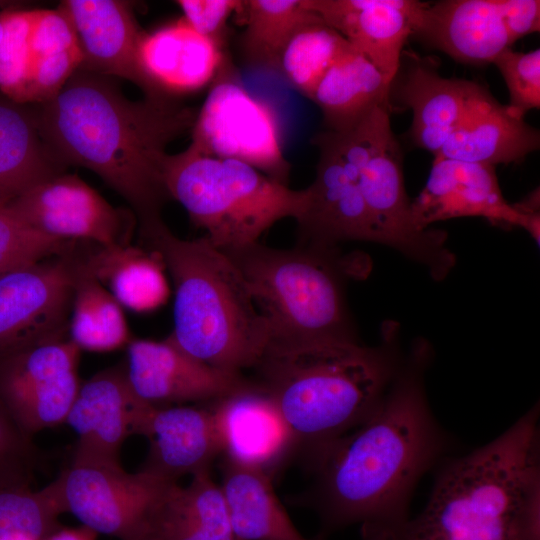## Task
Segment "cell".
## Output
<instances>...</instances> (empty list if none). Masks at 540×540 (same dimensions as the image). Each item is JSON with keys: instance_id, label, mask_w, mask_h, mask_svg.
Returning <instances> with one entry per match:
<instances>
[{"instance_id": "cell-1", "label": "cell", "mask_w": 540, "mask_h": 540, "mask_svg": "<svg viewBox=\"0 0 540 540\" xmlns=\"http://www.w3.org/2000/svg\"><path fill=\"white\" fill-rule=\"evenodd\" d=\"M426 351L415 349L375 409L310 465L317 540L353 524L363 540H401L418 481L448 450L424 391Z\"/></svg>"}, {"instance_id": "cell-2", "label": "cell", "mask_w": 540, "mask_h": 540, "mask_svg": "<svg viewBox=\"0 0 540 540\" xmlns=\"http://www.w3.org/2000/svg\"><path fill=\"white\" fill-rule=\"evenodd\" d=\"M41 135L66 166L89 169L135 214L138 229L163 221L171 200L168 145L190 132L197 111L171 96L130 100L110 77L78 69L51 99L32 104Z\"/></svg>"}, {"instance_id": "cell-3", "label": "cell", "mask_w": 540, "mask_h": 540, "mask_svg": "<svg viewBox=\"0 0 540 540\" xmlns=\"http://www.w3.org/2000/svg\"><path fill=\"white\" fill-rule=\"evenodd\" d=\"M539 408L473 451L445 458L401 540H540Z\"/></svg>"}, {"instance_id": "cell-4", "label": "cell", "mask_w": 540, "mask_h": 540, "mask_svg": "<svg viewBox=\"0 0 540 540\" xmlns=\"http://www.w3.org/2000/svg\"><path fill=\"white\" fill-rule=\"evenodd\" d=\"M392 333L378 348L345 339L270 347L255 367L308 467L386 394L402 366Z\"/></svg>"}, {"instance_id": "cell-5", "label": "cell", "mask_w": 540, "mask_h": 540, "mask_svg": "<svg viewBox=\"0 0 540 540\" xmlns=\"http://www.w3.org/2000/svg\"><path fill=\"white\" fill-rule=\"evenodd\" d=\"M139 234L160 254L174 285L169 337L214 368L241 374L255 368L270 345L268 326L232 259L206 236L179 238L164 221Z\"/></svg>"}, {"instance_id": "cell-6", "label": "cell", "mask_w": 540, "mask_h": 540, "mask_svg": "<svg viewBox=\"0 0 540 540\" xmlns=\"http://www.w3.org/2000/svg\"><path fill=\"white\" fill-rule=\"evenodd\" d=\"M225 252L241 272L269 331L270 347L353 340L335 250L277 249L259 242Z\"/></svg>"}, {"instance_id": "cell-7", "label": "cell", "mask_w": 540, "mask_h": 540, "mask_svg": "<svg viewBox=\"0 0 540 540\" xmlns=\"http://www.w3.org/2000/svg\"><path fill=\"white\" fill-rule=\"evenodd\" d=\"M163 179L170 199L206 231L222 251L259 242L284 218L301 215L306 190H295L237 160L205 156L190 145L165 160Z\"/></svg>"}, {"instance_id": "cell-8", "label": "cell", "mask_w": 540, "mask_h": 540, "mask_svg": "<svg viewBox=\"0 0 540 540\" xmlns=\"http://www.w3.org/2000/svg\"><path fill=\"white\" fill-rule=\"evenodd\" d=\"M391 111L387 106L377 107L347 132H324L352 169L380 243L424 263L434 278L441 279L453 267L455 257L445 247L444 231L420 230L414 223Z\"/></svg>"}, {"instance_id": "cell-9", "label": "cell", "mask_w": 540, "mask_h": 540, "mask_svg": "<svg viewBox=\"0 0 540 540\" xmlns=\"http://www.w3.org/2000/svg\"><path fill=\"white\" fill-rule=\"evenodd\" d=\"M190 146L199 153L243 162L287 184L290 163L278 115L250 94L224 64L197 111Z\"/></svg>"}, {"instance_id": "cell-10", "label": "cell", "mask_w": 540, "mask_h": 540, "mask_svg": "<svg viewBox=\"0 0 540 540\" xmlns=\"http://www.w3.org/2000/svg\"><path fill=\"white\" fill-rule=\"evenodd\" d=\"M64 510L98 535L133 540L148 526L158 503L177 482L120 463L72 459L54 480Z\"/></svg>"}, {"instance_id": "cell-11", "label": "cell", "mask_w": 540, "mask_h": 540, "mask_svg": "<svg viewBox=\"0 0 540 540\" xmlns=\"http://www.w3.org/2000/svg\"><path fill=\"white\" fill-rule=\"evenodd\" d=\"M69 252L0 277V360L68 338L82 253Z\"/></svg>"}, {"instance_id": "cell-12", "label": "cell", "mask_w": 540, "mask_h": 540, "mask_svg": "<svg viewBox=\"0 0 540 540\" xmlns=\"http://www.w3.org/2000/svg\"><path fill=\"white\" fill-rule=\"evenodd\" d=\"M5 208L32 228L57 239L99 246L130 244L137 219L112 206L76 174L49 177Z\"/></svg>"}, {"instance_id": "cell-13", "label": "cell", "mask_w": 540, "mask_h": 540, "mask_svg": "<svg viewBox=\"0 0 540 540\" xmlns=\"http://www.w3.org/2000/svg\"><path fill=\"white\" fill-rule=\"evenodd\" d=\"M79 356L67 338L0 360V403L26 435L65 423L81 385Z\"/></svg>"}, {"instance_id": "cell-14", "label": "cell", "mask_w": 540, "mask_h": 540, "mask_svg": "<svg viewBox=\"0 0 540 540\" xmlns=\"http://www.w3.org/2000/svg\"><path fill=\"white\" fill-rule=\"evenodd\" d=\"M411 212L420 230L452 218L484 217L499 226L521 227L539 242V211L508 203L491 165L434 157Z\"/></svg>"}, {"instance_id": "cell-15", "label": "cell", "mask_w": 540, "mask_h": 540, "mask_svg": "<svg viewBox=\"0 0 540 540\" xmlns=\"http://www.w3.org/2000/svg\"><path fill=\"white\" fill-rule=\"evenodd\" d=\"M126 351L127 381L134 394L152 407L208 403L251 383L241 373L195 359L169 336L158 341L132 338Z\"/></svg>"}, {"instance_id": "cell-16", "label": "cell", "mask_w": 540, "mask_h": 540, "mask_svg": "<svg viewBox=\"0 0 540 540\" xmlns=\"http://www.w3.org/2000/svg\"><path fill=\"white\" fill-rule=\"evenodd\" d=\"M319 157L313 182L305 188L303 211L296 220L300 246L335 250L343 241L380 243L373 218L352 169L325 132L312 139Z\"/></svg>"}, {"instance_id": "cell-17", "label": "cell", "mask_w": 540, "mask_h": 540, "mask_svg": "<svg viewBox=\"0 0 540 540\" xmlns=\"http://www.w3.org/2000/svg\"><path fill=\"white\" fill-rule=\"evenodd\" d=\"M154 408L134 394L124 363L81 382L65 421L77 437L72 459L120 463L124 442L144 435Z\"/></svg>"}, {"instance_id": "cell-18", "label": "cell", "mask_w": 540, "mask_h": 540, "mask_svg": "<svg viewBox=\"0 0 540 540\" xmlns=\"http://www.w3.org/2000/svg\"><path fill=\"white\" fill-rule=\"evenodd\" d=\"M221 455L272 480L296 454V443L273 399L257 383L208 402Z\"/></svg>"}, {"instance_id": "cell-19", "label": "cell", "mask_w": 540, "mask_h": 540, "mask_svg": "<svg viewBox=\"0 0 540 540\" xmlns=\"http://www.w3.org/2000/svg\"><path fill=\"white\" fill-rule=\"evenodd\" d=\"M75 29L82 53L81 70L126 79L147 97L154 92L143 75L138 50L143 32L129 2L120 0H65L59 5Z\"/></svg>"}, {"instance_id": "cell-20", "label": "cell", "mask_w": 540, "mask_h": 540, "mask_svg": "<svg viewBox=\"0 0 540 540\" xmlns=\"http://www.w3.org/2000/svg\"><path fill=\"white\" fill-rule=\"evenodd\" d=\"M323 22L340 33L355 51L391 81L400 70L402 53L421 1L305 0Z\"/></svg>"}, {"instance_id": "cell-21", "label": "cell", "mask_w": 540, "mask_h": 540, "mask_svg": "<svg viewBox=\"0 0 540 540\" xmlns=\"http://www.w3.org/2000/svg\"><path fill=\"white\" fill-rule=\"evenodd\" d=\"M413 35L422 37L453 60L470 65L493 63L512 42L497 0L421 2Z\"/></svg>"}, {"instance_id": "cell-22", "label": "cell", "mask_w": 540, "mask_h": 540, "mask_svg": "<svg viewBox=\"0 0 540 540\" xmlns=\"http://www.w3.org/2000/svg\"><path fill=\"white\" fill-rule=\"evenodd\" d=\"M143 436L149 441V450L140 470L169 482L209 470L213 460L221 455L208 403L155 407Z\"/></svg>"}, {"instance_id": "cell-23", "label": "cell", "mask_w": 540, "mask_h": 540, "mask_svg": "<svg viewBox=\"0 0 540 540\" xmlns=\"http://www.w3.org/2000/svg\"><path fill=\"white\" fill-rule=\"evenodd\" d=\"M139 65L155 93H190L212 83L223 65L220 42L195 31L183 18L143 34Z\"/></svg>"}, {"instance_id": "cell-24", "label": "cell", "mask_w": 540, "mask_h": 540, "mask_svg": "<svg viewBox=\"0 0 540 540\" xmlns=\"http://www.w3.org/2000/svg\"><path fill=\"white\" fill-rule=\"evenodd\" d=\"M540 133L500 104L483 86L434 157L496 166L519 162L539 149Z\"/></svg>"}, {"instance_id": "cell-25", "label": "cell", "mask_w": 540, "mask_h": 540, "mask_svg": "<svg viewBox=\"0 0 540 540\" xmlns=\"http://www.w3.org/2000/svg\"><path fill=\"white\" fill-rule=\"evenodd\" d=\"M481 85L441 76L433 67L416 63L393 88L394 100L412 111L410 135L421 149L436 156L457 128Z\"/></svg>"}, {"instance_id": "cell-26", "label": "cell", "mask_w": 540, "mask_h": 540, "mask_svg": "<svg viewBox=\"0 0 540 540\" xmlns=\"http://www.w3.org/2000/svg\"><path fill=\"white\" fill-rule=\"evenodd\" d=\"M66 169L41 135L32 104L0 92V208Z\"/></svg>"}, {"instance_id": "cell-27", "label": "cell", "mask_w": 540, "mask_h": 540, "mask_svg": "<svg viewBox=\"0 0 540 540\" xmlns=\"http://www.w3.org/2000/svg\"><path fill=\"white\" fill-rule=\"evenodd\" d=\"M83 270L126 309L147 313L168 300L170 289L160 254L145 246L94 245L82 255Z\"/></svg>"}, {"instance_id": "cell-28", "label": "cell", "mask_w": 540, "mask_h": 540, "mask_svg": "<svg viewBox=\"0 0 540 540\" xmlns=\"http://www.w3.org/2000/svg\"><path fill=\"white\" fill-rule=\"evenodd\" d=\"M392 82L355 50L324 75L311 101L321 110L328 131L344 133L377 107L393 108Z\"/></svg>"}, {"instance_id": "cell-29", "label": "cell", "mask_w": 540, "mask_h": 540, "mask_svg": "<svg viewBox=\"0 0 540 540\" xmlns=\"http://www.w3.org/2000/svg\"><path fill=\"white\" fill-rule=\"evenodd\" d=\"M150 525L164 540H235L222 489L209 470L192 475L186 487L172 484Z\"/></svg>"}, {"instance_id": "cell-30", "label": "cell", "mask_w": 540, "mask_h": 540, "mask_svg": "<svg viewBox=\"0 0 540 540\" xmlns=\"http://www.w3.org/2000/svg\"><path fill=\"white\" fill-rule=\"evenodd\" d=\"M272 481L257 470L223 460L220 487L235 540H317L297 530L276 496Z\"/></svg>"}, {"instance_id": "cell-31", "label": "cell", "mask_w": 540, "mask_h": 540, "mask_svg": "<svg viewBox=\"0 0 540 540\" xmlns=\"http://www.w3.org/2000/svg\"><path fill=\"white\" fill-rule=\"evenodd\" d=\"M239 12L245 25L241 46L246 60L254 66L276 70L296 32L323 22L305 0H243Z\"/></svg>"}, {"instance_id": "cell-32", "label": "cell", "mask_w": 540, "mask_h": 540, "mask_svg": "<svg viewBox=\"0 0 540 540\" xmlns=\"http://www.w3.org/2000/svg\"><path fill=\"white\" fill-rule=\"evenodd\" d=\"M68 338L80 351L98 353L121 349L132 340L123 307L83 270L82 257L74 287Z\"/></svg>"}, {"instance_id": "cell-33", "label": "cell", "mask_w": 540, "mask_h": 540, "mask_svg": "<svg viewBox=\"0 0 540 540\" xmlns=\"http://www.w3.org/2000/svg\"><path fill=\"white\" fill-rule=\"evenodd\" d=\"M354 50L347 40L324 22L301 28L285 47L279 70L308 99L328 70Z\"/></svg>"}, {"instance_id": "cell-34", "label": "cell", "mask_w": 540, "mask_h": 540, "mask_svg": "<svg viewBox=\"0 0 540 540\" xmlns=\"http://www.w3.org/2000/svg\"><path fill=\"white\" fill-rule=\"evenodd\" d=\"M63 513L54 481L39 490L0 486V540H43L61 527Z\"/></svg>"}, {"instance_id": "cell-35", "label": "cell", "mask_w": 540, "mask_h": 540, "mask_svg": "<svg viewBox=\"0 0 540 540\" xmlns=\"http://www.w3.org/2000/svg\"><path fill=\"white\" fill-rule=\"evenodd\" d=\"M79 241L48 236L0 208V277L71 251Z\"/></svg>"}, {"instance_id": "cell-36", "label": "cell", "mask_w": 540, "mask_h": 540, "mask_svg": "<svg viewBox=\"0 0 540 540\" xmlns=\"http://www.w3.org/2000/svg\"><path fill=\"white\" fill-rule=\"evenodd\" d=\"M33 15L34 10L9 9L2 13L0 92L19 103L32 61L30 38Z\"/></svg>"}, {"instance_id": "cell-37", "label": "cell", "mask_w": 540, "mask_h": 540, "mask_svg": "<svg viewBox=\"0 0 540 540\" xmlns=\"http://www.w3.org/2000/svg\"><path fill=\"white\" fill-rule=\"evenodd\" d=\"M509 93V110L524 118L540 107V50L528 52L506 49L493 61Z\"/></svg>"}, {"instance_id": "cell-38", "label": "cell", "mask_w": 540, "mask_h": 540, "mask_svg": "<svg viewBox=\"0 0 540 540\" xmlns=\"http://www.w3.org/2000/svg\"><path fill=\"white\" fill-rule=\"evenodd\" d=\"M38 453L0 403V486L30 485Z\"/></svg>"}, {"instance_id": "cell-39", "label": "cell", "mask_w": 540, "mask_h": 540, "mask_svg": "<svg viewBox=\"0 0 540 540\" xmlns=\"http://www.w3.org/2000/svg\"><path fill=\"white\" fill-rule=\"evenodd\" d=\"M30 46L32 59L79 46L72 22L60 6L34 10Z\"/></svg>"}, {"instance_id": "cell-40", "label": "cell", "mask_w": 540, "mask_h": 540, "mask_svg": "<svg viewBox=\"0 0 540 540\" xmlns=\"http://www.w3.org/2000/svg\"><path fill=\"white\" fill-rule=\"evenodd\" d=\"M243 0H178L183 19L198 33L220 42L228 18L239 12Z\"/></svg>"}, {"instance_id": "cell-41", "label": "cell", "mask_w": 540, "mask_h": 540, "mask_svg": "<svg viewBox=\"0 0 540 540\" xmlns=\"http://www.w3.org/2000/svg\"><path fill=\"white\" fill-rule=\"evenodd\" d=\"M497 4L512 44L528 34L539 31L540 1L497 0Z\"/></svg>"}, {"instance_id": "cell-42", "label": "cell", "mask_w": 540, "mask_h": 540, "mask_svg": "<svg viewBox=\"0 0 540 540\" xmlns=\"http://www.w3.org/2000/svg\"><path fill=\"white\" fill-rule=\"evenodd\" d=\"M98 534L92 529L80 527H59L43 540H96Z\"/></svg>"}, {"instance_id": "cell-43", "label": "cell", "mask_w": 540, "mask_h": 540, "mask_svg": "<svg viewBox=\"0 0 540 540\" xmlns=\"http://www.w3.org/2000/svg\"><path fill=\"white\" fill-rule=\"evenodd\" d=\"M134 540H164L149 524Z\"/></svg>"}, {"instance_id": "cell-44", "label": "cell", "mask_w": 540, "mask_h": 540, "mask_svg": "<svg viewBox=\"0 0 540 540\" xmlns=\"http://www.w3.org/2000/svg\"><path fill=\"white\" fill-rule=\"evenodd\" d=\"M12 6H13L12 2L0 1V12L9 10L11 9Z\"/></svg>"}, {"instance_id": "cell-45", "label": "cell", "mask_w": 540, "mask_h": 540, "mask_svg": "<svg viewBox=\"0 0 540 540\" xmlns=\"http://www.w3.org/2000/svg\"><path fill=\"white\" fill-rule=\"evenodd\" d=\"M3 12H0V42H1V39H2V35H3V16H2Z\"/></svg>"}]
</instances>
